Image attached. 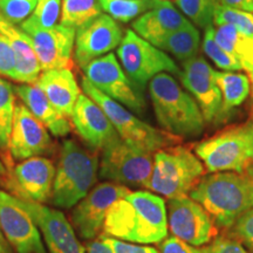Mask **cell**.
<instances>
[{"label":"cell","mask_w":253,"mask_h":253,"mask_svg":"<svg viewBox=\"0 0 253 253\" xmlns=\"http://www.w3.org/2000/svg\"><path fill=\"white\" fill-rule=\"evenodd\" d=\"M103 232L126 243L160 244L168 236L166 202L153 192L130 191L109 209Z\"/></svg>","instance_id":"obj_1"},{"label":"cell","mask_w":253,"mask_h":253,"mask_svg":"<svg viewBox=\"0 0 253 253\" xmlns=\"http://www.w3.org/2000/svg\"><path fill=\"white\" fill-rule=\"evenodd\" d=\"M189 196L205 209L217 226L230 229L253 209V167L242 172L221 171L204 176Z\"/></svg>","instance_id":"obj_2"},{"label":"cell","mask_w":253,"mask_h":253,"mask_svg":"<svg viewBox=\"0 0 253 253\" xmlns=\"http://www.w3.org/2000/svg\"><path fill=\"white\" fill-rule=\"evenodd\" d=\"M155 116L168 134L176 137H197L204 130V116L194 97L168 73L149 82Z\"/></svg>","instance_id":"obj_3"},{"label":"cell","mask_w":253,"mask_h":253,"mask_svg":"<svg viewBox=\"0 0 253 253\" xmlns=\"http://www.w3.org/2000/svg\"><path fill=\"white\" fill-rule=\"evenodd\" d=\"M99 158L78 142L66 140L60 149L50 202L55 207L71 209L86 197L96 182Z\"/></svg>","instance_id":"obj_4"},{"label":"cell","mask_w":253,"mask_h":253,"mask_svg":"<svg viewBox=\"0 0 253 253\" xmlns=\"http://www.w3.org/2000/svg\"><path fill=\"white\" fill-rule=\"evenodd\" d=\"M205 173V167L189 148L167 147L154 154L153 172L145 189L168 199L189 195Z\"/></svg>","instance_id":"obj_5"},{"label":"cell","mask_w":253,"mask_h":253,"mask_svg":"<svg viewBox=\"0 0 253 253\" xmlns=\"http://www.w3.org/2000/svg\"><path fill=\"white\" fill-rule=\"evenodd\" d=\"M209 172H242L253 167V123L233 126L195 148Z\"/></svg>","instance_id":"obj_6"},{"label":"cell","mask_w":253,"mask_h":253,"mask_svg":"<svg viewBox=\"0 0 253 253\" xmlns=\"http://www.w3.org/2000/svg\"><path fill=\"white\" fill-rule=\"evenodd\" d=\"M81 88L84 94L102 108L121 140L126 143L151 154L176 143V136L158 130L153 126L141 121L121 103L96 89L86 78L82 79Z\"/></svg>","instance_id":"obj_7"},{"label":"cell","mask_w":253,"mask_h":253,"mask_svg":"<svg viewBox=\"0 0 253 253\" xmlns=\"http://www.w3.org/2000/svg\"><path fill=\"white\" fill-rule=\"evenodd\" d=\"M116 56L126 74L141 87H144L151 79L161 73L175 75H179L181 73V69L171 56L136 34L132 30L125 32L121 43L116 50Z\"/></svg>","instance_id":"obj_8"},{"label":"cell","mask_w":253,"mask_h":253,"mask_svg":"<svg viewBox=\"0 0 253 253\" xmlns=\"http://www.w3.org/2000/svg\"><path fill=\"white\" fill-rule=\"evenodd\" d=\"M154 167V155L120 140L102 150L100 177L112 183L145 189Z\"/></svg>","instance_id":"obj_9"},{"label":"cell","mask_w":253,"mask_h":253,"mask_svg":"<svg viewBox=\"0 0 253 253\" xmlns=\"http://www.w3.org/2000/svg\"><path fill=\"white\" fill-rule=\"evenodd\" d=\"M84 78L104 95L136 114L144 112L142 94L123 71L118 56L113 53L94 60L82 69Z\"/></svg>","instance_id":"obj_10"},{"label":"cell","mask_w":253,"mask_h":253,"mask_svg":"<svg viewBox=\"0 0 253 253\" xmlns=\"http://www.w3.org/2000/svg\"><path fill=\"white\" fill-rule=\"evenodd\" d=\"M168 227L176 238L199 248L217 238V225L205 209L189 195L168 199Z\"/></svg>","instance_id":"obj_11"},{"label":"cell","mask_w":253,"mask_h":253,"mask_svg":"<svg viewBox=\"0 0 253 253\" xmlns=\"http://www.w3.org/2000/svg\"><path fill=\"white\" fill-rule=\"evenodd\" d=\"M19 27L30 37L42 72L73 67L77 31L60 24L52 28H41L28 18Z\"/></svg>","instance_id":"obj_12"},{"label":"cell","mask_w":253,"mask_h":253,"mask_svg":"<svg viewBox=\"0 0 253 253\" xmlns=\"http://www.w3.org/2000/svg\"><path fill=\"white\" fill-rule=\"evenodd\" d=\"M130 192L126 186L116 183H102L88 192L75 205L72 212L73 225L81 238L95 239L103 231L104 220L112 205Z\"/></svg>","instance_id":"obj_13"},{"label":"cell","mask_w":253,"mask_h":253,"mask_svg":"<svg viewBox=\"0 0 253 253\" xmlns=\"http://www.w3.org/2000/svg\"><path fill=\"white\" fill-rule=\"evenodd\" d=\"M0 230L17 253H46L36 221L15 196L0 190Z\"/></svg>","instance_id":"obj_14"},{"label":"cell","mask_w":253,"mask_h":253,"mask_svg":"<svg viewBox=\"0 0 253 253\" xmlns=\"http://www.w3.org/2000/svg\"><path fill=\"white\" fill-rule=\"evenodd\" d=\"M123 30L110 15L102 13L75 32L74 61L81 69L94 60L118 48L123 39Z\"/></svg>","instance_id":"obj_15"},{"label":"cell","mask_w":253,"mask_h":253,"mask_svg":"<svg viewBox=\"0 0 253 253\" xmlns=\"http://www.w3.org/2000/svg\"><path fill=\"white\" fill-rule=\"evenodd\" d=\"M53 142L48 129L38 120L25 104L17 103L13 125L8 141V151L15 161L49 154Z\"/></svg>","instance_id":"obj_16"},{"label":"cell","mask_w":253,"mask_h":253,"mask_svg":"<svg viewBox=\"0 0 253 253\" xmlns=\"http://www.w3.org/2000/svg\"><path fill=\"white\" fill-rule=\"evenodd\" d=\"M214 69L202 56L186 60L179 73L182 84L196 100L204 120L212 122L220 114L221 93L214 79Z\"/></svg>","instance_id":"obj_17"},{"label":"cell","mask_w":253,"mask_h":253,"mask_svg":"<svg viewBox=\"0 0 253 253\" xmlns=\"http://www.w3.org/2000/svg\"><path fill=\"white\" fill-rule=\"evenodd\" d=\"M17 199L36 221L46 240L48 253H84V248L61 211L28 199L20 197Z\"/></svg>","instance_id":"obj_18"},{"label":"cell","mask_w":253,"mask_h":253,"mask_svg":"<svg viewBox=\"0 0 253 253\" xmlns=\"http://www.w3.org/2000/svg\"><path fill=\"white\" fill-rule=\"evenodd\" d=\"M74 130L94 150H103L121 140L102 108L82 91L71 116Z\"/></svg>","instance_id":"obj_19"},{"label":"cell","mask_w":253,"mask_h":253,"mask_svg":"<svg viewBox=\"0 0 253 253\" xmlns=\"http://www.w3.org/2000/svg\"><path fill=\"white\" fill-rule=\"evenodd\" d=\"M55 167L46 157H32L17 164L12 173L9 189L17 197L46 203L52 197L55 178Z\"/></svg>","instance_id":"obj_20"},{"label":"cell","mask_w":253,"mask_h":253,"mask_svg":"<svg viewBox=\"0 0 253 253\" xmlns=\"http://www.w3.org/2000/svg\"><path fill=\"white\" fill-rule=\"evenodd\" d=\"M181 12L169 0H157L150 11L132 21V31L154 46L170 33L188 23Z\"/></svg>","instance_id":"obj_21"},{"label":"cell","mask_w":253,"mask_h":253,"mask_svg":"<svg viewBox=\"0 0 253 253\" xmlns=\"http://www.w3.org/2000/svg\"><path fill=\"white\" fill-rule=\"evenodd\" d=\"M36 84L61 115L71 119L77 101L82 93L72 68L42 72Z\"/></svg>","instance_id":"obj_22"},{"label":"cell","mask_w":253,"mask_h":253,"mask_svg":"<svg viewBox=\"0 0 253 253\" xmlns=\"http://www.w3.org/2000/svg\"><path fill=\"white\" fill-rule=\"evenodd\" d=\"M0 34L8 40L15 55L13 81L17 84H36L42 73L30 37L18 27L0 18Z\"/></svg>","instance_id":"obj_23"},{"label":"cell","mask_w":253,"mask_h":253,"mask_svg":"<svg viewBox=\"0 0 253 253\" xmlns=\"http://www.w3.org/2000/svg\"><path fill=\"white\" fill-rule=\"evenodd\" d=\"M15 95L48 131L56 137H65L72 130L71 120L56 110L43 91L36 84H13Z\"/></svg>","instance_id":"obj_24"},{"label":"cell","mask_w":253,"mask_h":253,"mask_svg":"<svg viewBox=\"0 0 253 253\" xmlns=\"http://www.w3.org/2000/svg\"><path fill=\"white\" fill-rule=\"evenodd\" d=\"M214 39L221 48L240 63L244 71L253 72V38L229 25H221L214 30Z\"/></svg>","instance_id":"obj_25"},{"label":"cell","mask_w":253,"mask_h":253,"mask_svg":"<svg viewBox=\"0 0 253 253\" xmlns=\"http://www.w3.org/2000/svg\"><path fill=\"white\" fill-rule=\"evenodd\" d=\"M199 43L201 36L197 27L189 20L184 26L161 40L156 47L184 62L197 55Z\"/></svg>","instance_id":"obj_26"},{"label":"cell","mask_w":253,"mask_h":253,"mask_svg":"<svg viewBox=\"0 0 253 253\" xmlns=\"http://www.w3.org/2000/svg\"><path fill=\"white\" fill-rule=\"evenodd\" d=\"M214 79L221 93L220 114L239 107L250 94V80L245 74L235 72H214Z\"/></svg>","instance_id":"obj_27"},{"label":"cell","mask_w":253,"mask_h":253,"mask_svg":"<svg viewBox=\"0 0 253 253\" xmlns=\"http://www.w3.org/2000/svg\"><path fill=\"white\" fill-rule=\"evenodd\" d=\"M102 12L100 0H62L60 25L77 31Z\"/></svg>","instance_id":"obj_28"},{"label":"cell","mask_w":253,"mask_h":253,"mask_svg":"<svg viewBox=\"0 0 253 253\" xmlns=\"http://www.w3.org/2000/svg\"><path fill=\"white\" fill-rule=\"evenodd\" d=\"M157 0H100L106 14L120 23H130L154 7Z\"/></svg>","instance_id":"obj_29"},{"label":"cell","mask_w":253,"mask_h":253,"mask_svg":"<svg viewBox=\"0 0 253 253\" xmlns=\"http://www.w3.org/2000/svg\"><path fill=\"white\" fill-rule=\"evenodd\" d=\"M14 87L11 82L0 78V149L8 150V141L13 125L15 101Z\"/></svg>","instance_id":"obj_30"},{"label":"cell","mask_w":253,"mask_h":253,"mask_svg":"<svg viewBox=\"0 0 253 253\" xmlns=\"http://www.w3.org/2000/svg\"><path fill=\"white\" fill-rule=\"evenodd\" d=\"M176 4L195 26H212L216 0H176Z\"/></svg>","instance_id":"obj_31"},{"label":"cell","mask_w":253,"mask_h":253,"mask_svg":"<svg viewBox=\"0 0 253 253\" xmlns=\"http://www.w3.org/2000/svg\"><path fill=\"white\" fill-rule=\"evenodd\" d=\"M203 50L209 59L212 61L218 68L226 72L240 71L242 66L232 55L229 54L225 49H223L218 45L214 39V28L213 26H209L205 28L203 36Z\"/></svg>","instance_id":"obj_32"},{"label":"cell","mask_w":253,"mask_h":253,"mask_svg":"<svg viewBox=\"0 0 253 253\" xmlns=\"http://www.w3.org/2000/svg\"><path fill=\"white\" fill-rule=\"evenodd\" d=\"M213 24L217 26L229 25L242 32L245 36L253 38V13L230 8L223 5H216L213 14Z\"/></svg>","instance_id":"obj_33"},{"label":"cell","mask_w":253,"mask_h":253,"mask_svg":"<svg viewBox=\"0 0 253 253\" xmlns=\"http://www.w3.org/2000/svg\"><path fill=\"white\" fill-rule=\"evenodd\" d=\"M62 0H38L36 8L28 19L41 28H52L58 25L61 15Z\"/></svg>","instance_id":"obj_34"},{"label":"cell","mask_w":253,"mask_h":253,"mask_svg":"<svg viewBox=\"0 0 253 253\" xmlns=\"http://www.w3.org/2000/svg\"><path fill=\"white\" fill-rule=\"evenodd\" d=\"M38 0H0V18L20 25L33 13Z\"/></svg>","instance_id":"obj_35"},{"label":"cell","mask_w":253,"mask_h":253,"mask_svg":"<svg viewBox=\"0 0 253 253\" xmlns=\"http://www.w3.org/2000/svg\"><path fill=\"white\" fill-rule=\"evenodd\" d=\"M230 229L231 238L243 243L246 248L253 251V209L239 217Z\"/></svg>","instance_id":"obj_36"},{"label":"cell","mask_w":253,"mask_h":253,"mask_svg":"<svg viewBox=\"0 0 253 253\" xmlns=\"http://www.w3.org/2000/svg\"><path fill=\"white\" fill-rule=\"evenodd\" d=\"M15 72V55L8 40L0 34V77L13 81Z\"/></svg>","instance_id":"obj_37"},{"label":"cell","mask_w":253,"mask_h":253,"mask_svg":"<svg viewBox=\"0 0 253 253\" xmlns=\"http://www.w3.org/2000/svg\"><path fill=\"white\" fill-rule=\"evenodd\" d=\"M202 251L203 253H250L236 239L226 237H217L208 246L202 248Z\"/></svg>","instance_id":"obj_38"},{"label":"cell","mask_w":253,"mask_h":253,"mask_svg":"<svg viewBox=\"0 0 253 253\" xmlns=\"http://www.w3.org/2000/svg\"><path fill=\"white\" fill-rule=\"evenodd\" d=\"M107 237V236H106ZM109 245L112 246L114 253H160L156 249L150 248V246L144 245H136L131 243L122 242V240L112 238V237H107ZM93 253H112L108 250H99Z\"/></svg>","instance_id":"obj_39"},{"label":"cell","mask_w":253,"mask_h":253,"mask_svg":"<svg viewBox=\"0 0 253 253\" xmlns=\"http://www.w3.org/2000/svg\"><path fill=\"white\" fill-rule=\"evenodd\" d=\"M160 253H203V251L202 248H195L171 235L167 236V238L160 243Z\"/></svg>","instance_id":"obj_40"},{"label":"cell","mask_w":253,"mask_h":253,"mask_svg":"<svg viewBox=\"0 0 253 253\" xmlns=\"http://www.w3.org/2000/svg\"><path fill=\"white\" fill-rule=\"evenodd\" d=\"M217 5L253 13V0H216Z\"/></svg>","instance_id":"obj_41"},{"label":"cell","mask_w":253,"mask_h":253,"mask_svg":"<svg viewBox=\"0 0 253 253\" xmlns=\"http://www.w3.org/2000/svg\"><path fill=\"white\" fill-rule=\"evenodd\" d=\"M0 253H14L12 246L9 245L7 239L5 238L4 233L0 230Z\"/></svg>","instance_id":"obj_42"},{"label":"cell","mask_w":253,"mask_h":253,"mask_svg":"<svg viewBox=\"0 0 253 253\" xmlns=\"http://www.w3.org/2000/svg\"><path fill=\"white\" fill-rule=\"evenodd\" d=\"M7 171H6V168L4 166V163H2L1 158H0V176H5Z\"/></svg>","instance_id":"obj_43"},{"label":"cell","mask_w":253,"mask_h":253,"mask_svg":"<svg viewBox=\"0 0 253 253\" xmlns=\"http://www.w3.org/2000/svg\"><path fill=\"white\" fill-rule=\"evenodd\" d=\"M250 79H251V84H252V87H253V72L250 73Z\"/></svg>","instance_id":"obj_44"}]
</instances>
